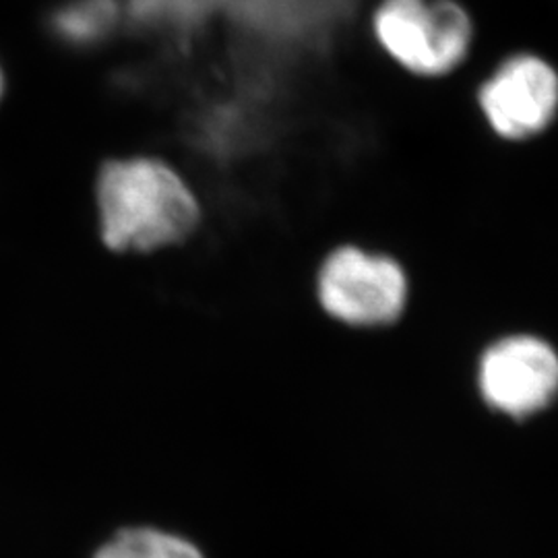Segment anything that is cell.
Returning a JSON list of instances; mask_svg holds the SVG:
<instances>
[{
  "mask_svg": "<svg viewBox=\"0 0 558 558\" xmlns=\"http://www.w3.org/2000/svg\"><path fill=\"white\" fill-rule=\"evenodd\" d=\"M94 209L101 246L135 257L179 248L199 232L205 218L195 184L179 166L154 154L101 161Z\"/></svg>",
  "mask_w": 558,
  "mask_h": 558,
  "instance_id": "cell-1",
  "label": "cell"
},
{
  "mask_svg": "<svg viewBox=\"0 0 558 558\" xmlns=\"http://www.w3.org/2000/svg\"><path fill=\"white\" fill-rule=\"evenodd\" d=\"M476 104L499 140H536L558 119V69L536 52L509 54L480 81Z\"/></svg>",
  "mask_w": 558,
  "mask_h": 558,
  "instance_id": "cell-4",
  "label": "cell"
},
{
  "mask_svg": "<svg viewBox=\"0 0 558 558\" xmlns=\"http://www.w3.org/2000/svg\"><path fill=\"white\" fill-rule=\"evenodd\" d=\"M366 29L385 59L424 83L456 75L476 41V23L461 0H377Z\"/></svg>",
  "mask_w": 558,
  "mask_h": 558,
  "instance_id": "cell-2",
  "label": "cell"
},
{
  "mask_svg": "<svg viewBox=\"0 0 558 558\" xmlns=\"http://www.w3.org/2000/svg\"><path fill=\"white\" fill-rule=\"evenodd\" d=\"M2 96H4V73L0 69V100H2Z\"/></svg>",
  "mask_w": 558,
  "mask_h": 558,
  "instance_id": "cell-7",
  "label": "cell"
},
{
  "mask_svg": "<svg viewBox=\"0 0 558 558\" xmlns=\"http://www.w3.org/2000/svg\"><path fill=\"white\" fill-rule=\"evenodd\" d=\"M320 313L350 331H385L405 319L412 278L401 260L360 244L333 246L315 271Z\"/></svg>",
  "mask_w": 558,
  "mask_h": 558,
  "instance_id": "cell-3",
  "label": "cell"
},
{
  "mask_svg": "<svg viewBox=\"0 0 558 558\" xmlns=\"http://www.w3.org/2000/svg\"><path fill=\"white\" fill-rule=\"evenodd\" d=\"M96 558H203V555L197 546L179 536L149 527H133L122 530L104 544Z\"/></svg>",
  "mask_w": 558,
  "mask_h": 558,
  "instance_id": "cell-6",
  "label": "cell"
},
{
  "mask_svg": "<svg viewBox=\"0 0 558 558\" xmlns=\"http://www.w3.org/2000/svg\"><path fill=\"white\" fill-rule=\"evenodd\" d=\"M478 387L490 408L513 418L532 416L558 396V352L530 333L497 339L480 359Z\"/></svg>",
  "mask_w": 558,
  "mask_h": 558,
  "instance_id": "cell-5",
  "label": "cell"
}]
</instances>
